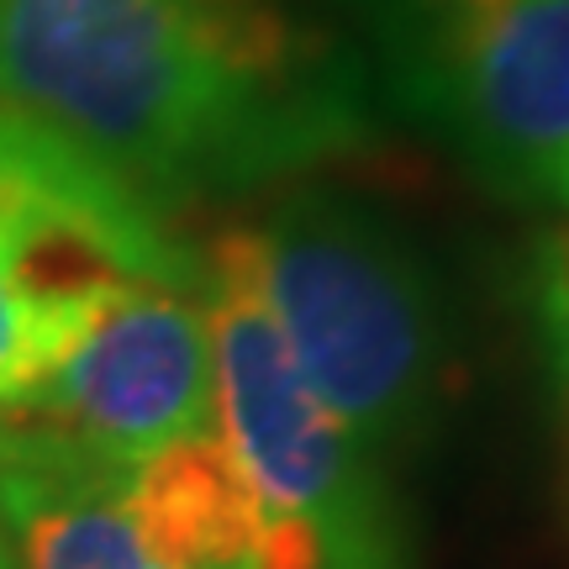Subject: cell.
<instances>
[{
  "label": "cell",
  "instance_id": "6da1fadb",
  "mask_svg": "<svg viewBox=\"0 0 569 569\" xmlns=\"http://www.w3.org/2000/svg\"><path fill=\"white\" fill-rule=\"evenodd\" d=\"M0 111L148 211L365 138V74L280 0H0Z\"/></svg>",
  "mask_w": 569,
  "mask_h": 569
},
{
  "label": "cell",
  "instance_id": "7a4b0ae2",
  "mask_svg": "<svg viewBox=\"0 0 569 569\" xmlns=\"http://www.w3.org/2000/svg\"><path fill=\"white\" fill-rule=\"evenodd\" d=\"M248 264L306 386L369 459L422 443L448 380L443 306L369 206L301 190L243 227Z\"/></svg>",
  "mask_w": 569,
  "mask_h": 569
},
{
  "label": "cell",
  "instance_id": "3957f363",
  "mask_svg": "<svg viewBox=\"0 0 569 569\" xmlns=\"http://www.w3.org/2000/svg\"><path fill=\"white\" fill-rule=\"evenodd\" d=\"M396 106L511 201L569 206V0H359Z\"/></svg>",
  "mask_w": 569,
  "mask_h": 569
},
{
  "label": "cell",
  "instance_id": "277c9868",
  "mask_svg": "<svg viewBox=\"0 0 569 569\" xmlns=\"http://www.w3.org/2000/svg\"><path fill=\"white\" fill-rule=\"evenodd\" d=\"M138 280L201 284V259L138 196L0 111V411L32 396Z\"/></svg>",
  "mask_w": 569,
  "mask_h": 569
},
{
  "label": "cell",
  "instance_id": "5b68a950",
  "mask_svg": "<svg viewBox=\"0 0 569 569\" xmlns=\"http://www.w3.org/2000/svg\"><path fill=\"white\" fill-rule=\"evenodd\" d=\"M201 301L211 332V432L280 528L322 538L327 559L401 543L380 459L317 401L269 317L243 227L201 253Z\"/></svg>",
  "mask_w": 569,
  "mask_h": 569
},
{
  "label": "cell",
  "instance_id": "8992f818",
  "mask_svg": "<svg viewBox=\"0 0 569 569\" xmlns=\"http://www.w3.org/2000/svg\"><path fill=\"white\" fill-rule=\"evenodd\" d=\"M0 422L32 427L111 469H138L169 443L211 432V332L201 284H127L59 369L0 411Z\"/></svg>",
  "mask_w": 569,
  "mask_h": 569
},
{
  "label": "cell",
  "instance_id": "52a82bcc",
  "mask_svg": "<svg viewBox=\"0 0 569 569\" xmlns=\"http://www.w3.org/2000/svg\"><path fill=\"white\" fill-rule=\"evenodd\" d=\"M122 475L0 422V538L11 569H169L127 511Z\"/></svg>",
  "mask_w": 569,
  "mask_h": 569
},
{
  "label": "cell",
  "instance_id": "ba28073f",
  "mask_svg": "<svg viewBox=\"0 0 569 569\" xmlns=\"http://www.w3.org/2000/svg\"><path fill=\"white\" fill-rule=\"evenodd\" d=\"M327 569H407V553H401V543H386V549L365 553H338V559H327Z\"/></svg>",
  "mask_w": 569,
  "mask_h": 569
},
{
  "label": "cell",
  "instance_id": "9c48e42d",
  "mask_svg": "<svg viewBox=\"0 0 569 569\" xmlns=\"http://www.w3.org/2000/svg\"><path fill=\"white\" fill-rule=\"evenodd\" d=\"M0 569H11V553H6V538H0Z\"/></svg>",
  "mask_w": 569,
  "mask_h": 569
}]
</instances>
